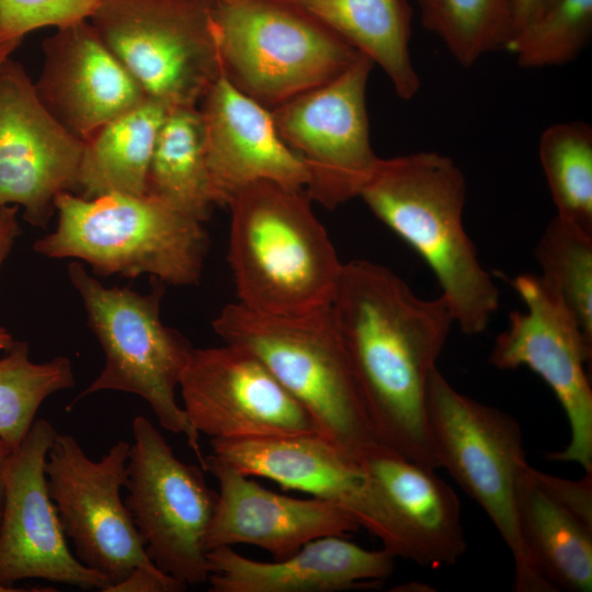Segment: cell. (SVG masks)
I'll list each match as a JSON object with an SVG mask.
<instances>
[{
    "label": "cell",
    "instance_id": "6da1fadb",
    "mask_svg": "<svg viewBox=\"0 0 592 592\" xmlns=\"http://www.w3.org/2000/svg\"><path fill=\"white\" fill-rule=\"evenodd\" d=\"M331 312L376 437L437 469L426 418L430 376L455 320L443 296H418L392 270L343 263Z\"/></svg>",
    "mask_w": 592,
    "mask_h": 592
},
{
    "label": "cell",
    "instance_id": "7a4b0ae2",
    "mask_svg": "<svg viewBox=\"0 0 592 592\" xmlns=\"http://www.w3.org/2000/svg\"><path fill=\"white\" fill-rule=\"evenodd\" d=\"M466 179L447 156L419 151L379 158L360 192L371 212L433 272L455 325L482 333L500 293L464 226Z\"/></svg>",
    "mask_w": 592,
    "mask_h": 592
},
{
    "label": "cell",
    "instance_id": "3957f363",
    "mask_svg": "<svg viewBox=\"0 0 592 592\" xmlns=\"http://www.w3.org/2000/svg\"><path fill=\"white\" fill-rule=\"evenodd\" d=\"M305 189L257 181L228 203V262L238 303L271 316L331 306L343 263Z\"/></svg>",
    "mask_w": 592,
    "mask_h": 592
},
{
    "label": "cell",
    "instance_id": "277c9868",
    "mask_svg": "<svg viewBox=\"0 0 592 592\" xmlns=\"http://www.w3.org/2000/svg\"><path fill=\"white\" fill-rule=\"evenodd\" d=\"M55 212V230L34 242L38 254L83 261L103 276L149 274L175 286L201 280L209 244L203 223L148 194L64 192Z\"/></svg>",
    "mask_w": 592,
    "mask_h": 592
},
{
    "label": "cell",
    "instance_id": "5b68a950",
    "mask_svg": "<svg viewBox=\"0 0 592 592\" xmlns=\"http://www.w3.org/2000/svg\"><path fill=\"white\" fill-rule=\"evenodd\" d=\"M225 343L254 355L308 411L320 433L358 459L380 443L360 395L331 306L271 316L239 303L212 321Z\"/></svg>",
    "mask_w": 592,
    "mask_h": 592
},
{
    "label": "cell",
    "instance_id": "8992f818",
    "mask_svg": "<svg viewBox=\"0 0 592 592\" xmlns=\"http://www.w3.org/2000/svg\"><path fill=\"white\" fill-rule=\"evenodd\" d=\"M68 276L105 355L103 369L73 399L71 407L104 390L137 395L150 406L161 428L186 437L202 466L200 434L175 398L193 346L181 332L164 326L160 319L163 282L150 277L151 288L147 294L127 287H107L77 260L68 264Z\"/></svg>",
    "mask_w": 592,
    "mask_h": 592
},
{
    "label": "cell",
    "instance_id": "52a82bcc",
    "mask_svg": "<svg viewBox=\"0 0 592 592\" xmlns=\"http://www.w3.org/2000/svg\"><path fill=\"white\" fill-rule=\"evenodd\" d=\"M426 418L439 468L479 504L510 549L513 590L554 592L534 567L519 530L517 483L527 462L517 421L459 392L439 367L428 384Z\"/></svg>",
    "mask_w": 592,
    "mask_h": 592
},
{
    "label": "cell",
    "instance_id": "ba28073f",
    "mask_svg": "<svg viewBox=\"0 0 592 592\" xmlns=\"http://www.w3.org/2000/svg\"><path fill=\"white\" fill-rule=\"evenodd\" d=\"M223 76L269 110L325 84L361 55L286 0H213Z\"/></svg>",
    "mask_w": 592,
    "mask_h": 592
},
{
    "label": "cell",
    "instance_id": "9c48e42d",
    "mask_svg": "<svg viewBox=\"0 0 592 592\" xmlns=\"http://www.w3.org/2000/svg\"><path fill=\"white\" fill-rule=\"evenodd\" d=\"M89 21L146 98L169 110L198 107L223 76L213 0H101Z\"/></svg>",
    "mask_w": 592,
    "mask_h": 592
},
{
    "label": "cell",
    "instance_id": "30bf717a",
    "mask_svg": "<svg viewBox=\"0 0 592 592\" xmlns=\"http://www.w3.org/2000/svg\"><path fill=\"white\" fill-rule=\"evenodd\" d=\"M124 499L150 560L186 585L207 581L204 538L218 492L202 466L180 460L143 415L133 420Z\"/></svg>",
    "mask_w": 592,
    "mask_h": 592
},
{
    "label": "cell",
    "instance_id": "8fae6325",
    "mask_svg": "<svg viewBox=\"0 0 592 592\" xmlns=\"http://www.w3.org/2000/svg\"><path fill=\"white\" fill-rule=\"evenodd\" d=\"M363 54L331 81L271 110L280 138L308 173L310 198L328 209L358 197L379 158L369 138Z\"/></svg>",
    "mask_w": 592,
    "mask_h": 592
},
{
    "label": "cell",
    "instance_id": "7c38bea8",
    "mask_svg": "<svg viewBox=\"0 0 592 592\" xmlns=\"http://www.w3.org/2000/svg\"><path fill=\"white\" fill-rule=\"evenodd\" d=\"M129 447L118 441L93 460L75 436L57 433L45 463L48 493L76 557L110 584L136 567L156 566L122 499Z\"/></svg>",
    "mask_w": 592,
    "mask_h": 592
},
{
    "label": "cell",
    "instance_id": "4fadbf2b",
    "mask_svg": "<svg viewBox=\"0 0 592 592\" xmlns=\"http://www.w3.org/2000/svg\"><path fill=\"white\" fill-rule=\"evenodd\" d=\"M508 282L525 309L510 312L508 327L493 342L489 363L503 371L525 366L549 386L567 415L570 441L546 458L578 463L592 473V389L585 372L592 343L538 274H520Z\"/></svg>",
    "mask_w": 592,
    "mask_h": 592
},
{
    "label": "cell",
    "instance_id": "5bb4252c",
    "mask_svg": "<svg viewBox=\"0 0 592 592\" xmlns=\"http://www.w3.org/2000/svg\"><path fill=\"white\" fill-rule=\"evenodd\" d=\"M213 454L246 476L263 477L330 501L351 513L383 548L409 559L395 515L357 459L320 433L210 440Z\"/></svg>",
    "mask_w": 592,
    "mask_h": 592
},
{
    "label": "cell",
    "instance_id": "9a60e30c",
    "mask_svg": "<svg viewBox=\"0 0 592 592\" xmlns=\"http://www.w3.org/2000/svg\"><path fill=\"white\" fill-rule=\"evenodd\" d=\"M179 388L192 428L210 440L320 433L254 355L228 343L193 348Z\"/></svg>",
    "mask_w": 592,
    "mask_h": 592
},
{
    "label": "cell",
    "instance_id": "2e32d148",
    "mask_svg": "<svg viewBox=\"0 0 592 592\" xmlns=\"http://www.w3.org/2000/svg\"><path fill=\"white\" fill-rule=\"evenodd\" d=\"M84 143L39 101L23 66L0 64V207L21 206L23 218L46 228L55 200L77 193Z\"/></svg>",
    "mask_w": 592,
    "mask_h": 592
},
{
    "label": "cell",
    "instance_id": "e0dca14e",
    "mask_svg": "<svg viewBox=\"0 0 592 592\" xmlns=\"http://www.w3.org/2000/svg\"><path fill=\"white\" fill-rule=\"evenodd\" d=\"M57 430L35 419L4 470V503L0 521V584L43 579L82 590H103L110 581L71 553L48 493L45 463Z\"/></svg>",
    "mask_w": 592,
    "mask_h": 592
},
{
    "label": "cell",
    "instance_id": "ac0fdd59",
    "mask_svg": "<svg viewBox=\"0 0 592 592\" xmlns=\"http://www.w3.org/2000/svg\"><path fill=\"white\" fill-rule=\"evenodd\" d=\"M202 468L219 485L216 509L204 538L208 551L247 544L269 551L275 560L326 536H344L361 528L339 505L314 497L298 499L269 490L215 454Z\"/></svg>",
    "mask_w": 592,
    "mask_h": 592
},
{
    "label": "cell",
    "instance_id": "d6986e66",
    "mask_svg": "<svg viewBox=\"0 0 592 592\" xmlns=\"http://www.w3.org/2000/svg\"><path fill=\"white\" fill-rule=\"evenodd\" d=\"M42 48L36 94L50 115L82 140L147 99L89 20L57 29Z\"/></svg>",
    "mask_w": 592,
    "mask_h": 592
},
{
    "label": "cell",
    "instance_id": "ffe728a7",
    "mask_svg": "<svg viewBox=\"0 0 592 592\" xmlns=\"http://www.w3.org/2000/svg\"><path fill=\"white\" fill-rule=\"evenodd\" d=\"M198 107L206 166L216 206L257 181L305 189L308 173L283 143L271 110L250 99L221 76Z\"/></svg>",
    "mask_w": 592,
    "mask_h": 592
},
{
    "label": "cell",
    "instance_id": "44dd1931",
    "mask_svg": "<svg viewBox=\"0 0 592 592\" xmlns=\"http://www.w3.org/2000/svg\"><path fill=\"white\" fill-rule=\"evenodd\" d=\"M389 550L365 549L344 536L316 538L270 562L220 546L206 551L210 592H334L376 587L394 571Z\"/></svg>",
    "mask_w": 592,
    "mask_h": 592
},
{
    "label": "cell",
    "instance_id": "7402d4cb",
    "mask_svg": "<svg viewBox=\"0 0 592 592\" xmlns=\"http://www.w3.org/2000/svg\"><path fill=\"white\" fill-rule=\"evenodd\" d=\"M358 463L387 500L409 548V560L432 568L455 565L466 551L460 503L435 469L378 443Z\"/></svg>",
    "mask_w": 592,
    "mask_h": 592
},
{
    "label": "cell",
    "instance_id": "603a6c76",
    "mask_svg": "<svg viewBox=\"0 0 592 592\" xmlns=\"http://www.w3.org/2000/svg\"><path fill=\"white\" fill-rule=\"evenodd\" d=\"M523 468L516 514L524 547L538 573L556 591L590 592L592 526L548 496Z\"/></svg>",
    "mask_w": 592,
    "mask_h": 592
},
{
    "label": "cell",
    "instance_id": "cb8c5ba5",
    "mask_svg": "<svg viewBox=\"0 0 592 592\" xmlns=\"http://www.w3.org/2000/svg\"><path fill=\"white\" fill-rule=\"evenodd\" d=\"M376 62L396 94L412 99L420 79L411 61L412 9L407 0H286Z\"/></svg>",
    "mask_w": 592,
    "mask_h": 592
},
{
    "label": "cell",
    "instance_id": "d4e9b609",
    "mask_svg": "<svg viewBox=\"0 0 592 592\" xmlns=\"http://www.w3.org/2000/svg\"><path fill=\"white\" fill-rule=\"evenodd\" d=\"M169 111L147 98L83 140L76 194L83 198L146 194L156 139Z\"/></svg>",
    "mask_w": 592,
    "mask_h": 592
},
{
    "label": "cell",
    "instance_id": "484cf974",
    "mask_svg": "<svg viewBox=\"0 0 592 592\" xmlns=\"http://www.w3.org/2000/svg\"><path fill=\"white\" fill-rule=\"evenodd\" d=\"M146 194L201 223L216 206L198 107L170 110L152 152Z\"/></svg>",
    "mask_w": 592,
    "mask_h": 592
},
{
    "label": "cell",
    "instance_id": "4316f807",
    "mask_svg": "<svg viewBox=\"0 0 592 592\" xmlns=\"http://www.w3.org/2000/svg\"><path fill=\"white\" fill-rule=\"evenodd\" d=\"M538 155L556 217L592 237V128L557 123L540 136Z\"/></svg>",
    "mask_w": 592,
    "mask_h": 592
},
{
    "label": "cell",
    "instance_id": "83f0119b",
    "mask_svg": "<svg viewBox=\"0 0 592 592\" xmlns=\"http://www.w3.org/2000/svg\"><path fill=\"white\" fill-rule=\"evenodd\" d=\"M423 26L463 67L506 48L516 30L517 0H417Z\"/></svg>",
    "mask_w": 592,
    "mask_h": 592
},
{
    "label": "cell",
    "instance_id": "f1b7e54d",
    "mask_svg": "<svg viewBox=\"0 0 592 592\" xmlns=\"http://www.w3.org/2000/svg\"><path fill=\"white\" fill-rule=\"evenodd\" d=\"M75 383L68 357L36 363L30 358L29 343L14 341L0 356V437L12 449L18 448L45 399Z\"/></svg>",
    "mask_w": 592,
    "mask_h": 592
},
{
    "label": "cell",
    "instance_id": "f546056e",
    "mask_svg": "<svg viewBox=\"0 0 592 592\" xmlns=\"http://www.w3.org/2000/svg\"><path fill=\"white\" fill-rule=\"evenodd\" d=\"M539 277L592 343V237L555 217L535 247Z\"/></svg>",
    "mask_w": 592,
    "mask_h": 592
},
{
    "label": "cell",
    "instance_id": "4dcf8cb0",
    "mask_svg": "<svg viewBox=\"0 0 592 592\" xmlns=\"http://www.w3.org/2000/svg\"><path fill=\"white\" fill-rule=\"evenodd\" d=\"M592 34V0H558L519 30L506 49L523 68L561 66L572 61Z\"/></svg>",
    "mask_w": 592,
    "mask_h": 592
},
{
    "label": "cell",
    "instance_id": "1f68e13d",
    "mask_svg": "<svg viewBox=\"0 0 592 592\" xmlns=\"http://www.w3.org/2000/svg\"><path fill=\"white\" fill-rule=\"evenodd\" d=\"M101 0H0V45L45 26L89 20Z\"/></svg>",
    "mask_w": 592,
    "mask_h": 592
},
{
    "label": "cell",
    "instance_id": "d6a6232c",
    "mask_svg": "<svg viewBox=\"0 0 592 592\" xmlns=\"http://www.w3.org/2000/svg\"><path fill=\"white\" fill-rule=\"evenodd\" d=\"M534 481L555 501L592 526V473L580 480L548 475L530 466Z\"/></svg>",
    "mask_w": 592,
    "mask_h": 592
},
{
    "label": "cell",
    "instance_id": "836d02e7",
    "mask_svg": "<svg viewBox=\"0 0 592 592\" xmlns=\"http://www.w3.org/2000/svg\"><path fill=\"white\" fill-rule=\"evenodd\" d=\"M186 587L156 566H140L134 568L121 581L107 585L103 592H180Z\"/></svg>",
    "mask_w": 592,
    "mask_h": 592
},
{
    "label": "cell",
    "instance_id": "e575fe53",
    "mask_svg": "<svg viewBox=\"0 0 592 592\" xmlns=\"http://www.w3.org/2000/svg\"><path fill=\"white\" fill-rule=\"evenodd\" d=\"M18 212L15 205L0 207V270L20 234Z\"/></svg>",
    "mask_w": 592,
    "mask_h": 592
},
{
    "label": "cell",
    "instance_id": "d590c367",
    "mask_svg": "<svg viewBox=\"0 0 592 592\" xmlns=\"http://www.w3.org/2000/svg\"><path fill=\"white\" fill-rule=\"evenodd\" d=\"M535 0H517L516 7V30L515 33L525 26L534 16ZM515 35V34H514Z\"/></svg>",
    "mask_w": 592,
    "mask_h": 592
},
{
    "label": "cell",
    "instance_id": "8d00e7d4",
    "mask_svg": "<svg viewBox=\"0 0 592 592\" xmlns=\"http://www.w3.org/2000/svg\"><path fill=\"white\" fill-rule=\"evenodd\" d=\"M13 449L0 437V521L4 503V470Z\"/></svg>",
    "mask_w": 592,
    "mask_h": 592
},
{
    "label": "cell",
    "instance_id": "74e56055",
    "mask_svg": "<svg viewBox=\"0 0 592 592\" xmlns=\"http://www.w3.org/2000/svg\"><path fill=\"white\" fill-rule=\"evenodd\" d=\"M557 1L558 0H535L534 16L531 20V22L535 20L536 18H538L539 15H542L543 13H545L547 10H549Z\"/></svg>",
    "mask_w": 592,
    "mask_h": 592
},
{
    "label": "cell",
    "instance_id": "f35d334b",
    "mask_svg": "<svg viewBox=\"0 0 592 592\" xmlns=\"http://www.w3.org/2000/svg\"><path fill=\"white\" fill-rule=\"evenodd\" d=\"M13 343L14 340L11 333L0 325V351L9 350Z\"/></svg>",
    "mask_w": 592,
    "mask_h": 592
},
{
    "label": "cell",
    "instance_id": "ab89813d",
    "mask_svg": "<svg viewBox=\"0 0 592 592\" xmlns=\"http://www.w3.org/2000/svg\"><path fill=\"white\" fill-rule=\"evenodd\" d=\"M22 42H11L0 45V64L20 46Z\"/></svg>",
    "mask_w": 592,
    "mask_h": 592
},
{
    "label": "cell",
    "instance_id": "60d3db41",
    "mask_svg": "<svg viewBox=\"0 0 592 592\" xmlns=\"http://www.w3.org/2000/svg\"><path fill=\"white\" fill-rule=\"evenodd\" d=\"M15 591H31V590H29V589L9 588V587L0 584V592H15Z\"/></svg>",
    "mask_w": 592,
    "mask_h": 592
}]
</instances>
